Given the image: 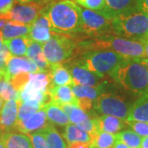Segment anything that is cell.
I'll return each mask as SVG.
<instances>
[{"mask_svg":"<svg viewBox=\"0 0 148 148\" xmlns=\"http://www.w3.org/2000/svg\"><path fill=\"white\" fill-rule=\"evenodd\" d=\"M128 127L132 128L133 132L138 134L140 137L145 138L148 136V122L140 121H127Z\"/></svg>","mask_w":148,"mask_h":148,"instance_id":"836d02e7","label":"cell"},{"mask_svg":"<svg viewBox=\"0 0 148 148\" xmlns=\"http://www.w3.org/2000/svg\"><path fill=\"white\" fill-rule=\"evenodd\" d=\"M43 106L35 103H21L18 109L17 120H24L33 115L37 111L42 109Z\"/></svg>","mask_w":148,"mask_h":148,"instance_id":"1f68e13d","label":"cell"},{"mask_svg":"<svg viewBox=\"0 0 148 148\" xmlns=\"http://www.w3.org/2000/svg\"><path fill=\"white\" fill-rule=\"evenodd\" d=\"M51 36H52V33L49 27H44L35 23L32 24L31 31L28 36V37L32 40L40 44L48 41L51 38Z\"/></svg>","mask_w":148,"mask_h":148,"instance_id":"f546056e","label":"cell"},{"mask_svg":"<svg viewBox=\"0 0 148 148\" xmlns=\"http://www.w3.org/2000/svg\"><path fill=\"white\" fill-rule=\"evenodd\" d=\"M96 130L99 132H106L112 134H117L127 127L126 120L111 115H101L93 118Z\"/></svg>","mask_w":148,"mask_h":148,"instance_id":"5bb4252c","label":"cell"},{"mask_svg":"<svg viewBox=\"0 0 148 148\" xmlns=\"http://www.w3.org/2000/svg\"><path fill=\"white\" fill-rule=\"evenodd\" d=\"M0 148H4L3 142H2V138H1V132H0Z\"/></svg>","mask_w":148,"mask_h":148,"instance_id":"c3c4849f","label":"cell"},{"mask_svg":"<svg viewBox=\"0 0 148 148\" xmlns=\"http://www.w3.org/2000/svg\"><path fill=\"white\" fill-rule=\"evenodd\" d=\"M76 46V40L67 34L52 32L51 38L43 45V53L49 64H62L72 56Z\"/></svg>","mask_w":148,"mask_h":148,"instance_id":"8992f818","label":"cell"},{"mask_svg":"<svg viewBox=\"0 0 148 148\" xmlns=\"http://www.w3.org/2000/svg\"><path fill=\"white\" fill-rule=\"evenodd\" d=\"M40 132L45 138L49 148H67L62 136L51 123L49 122L47 126Z\"/></svg>","mask_w":148,"mask_h":148,"instance_id":"cb8c5ba5","label":"cell"},{"mask_svg":"<svg viewBox=\"0 0 148 148\" xmlns=\"http://www.w3.org/2000/svg\"><path fill=\"white\" fill-rule=\"evenodd\" d=\"M136 8L138 10L148 15V0H138Z\"/></svg>","mask_w":148,"mask_h":148,"instance_id":"60d3db41","label":"cell"},{"mask_svg":"<svg viewBox=\"0 0 148 148\" xmlns=\"http://www.w3.org/2000/svg\"><path fill=\"white\" fill-rule=\"evenodd\" d=\"M124 57L110 50H90L86 52L77 64L101 77H110L117 68L125 60Z\"/></svg>","mask_w":148,"mask_h":148,"instance_id":"5b68a950","label":"cell"},{"mask_svg":"<svg viewBox=\"0 0 148 148\" xmlns=\"http://www.w3.org/2000/svg\"><path fill=\"white\" fill-rule=\"evenodd\" d=\"M30 73H20L11 78V83L17 91L20 92L24 86L28 82L30 79Z\"/></svg>","mask_w":148,"mask_h":148,"instance_id":"d6a6232c","label":"cell"},{"mask_svg":"<svg viewBox=\"0 0 148 148\" xmlns=\"http://www.w3.org/2000/svg\"><path fill=\"white\" fill-rule=\"evenodd\" d=\"M16 3H39L40 0H16Z\"/></svg>","mask_w":148,"mask_h":148,"instance_id":"f6af8a7d","label":"cell"},{"mask_svg":"<svg viewBox=\"0 0 148 148\" xmlns=\"http://www.w3.org/2000/svg\"><path fill=\"white\" fill-rule=\"evenodd\" d=\"M112 21L101 11L82 8V31L88 35L95 37L112 35Z\"/></svg>","mask_w":148,"mask_h":148,"instance_id":"ba28073f","label":"cell"},{"mask_svg":"<svg viewBox=\"0 0 148 148\" xmlns=\"http://www.w3.org/2000/svg\"><path fill=\"white\" fill-rule=\"evenodd\" d=\"M141 148H148V136L143 138L142 144H141Z\"/></svg>","mask_w":148,"mask_h":148,"instance_id":"ee69618b","label":"cell"},{"mask_svg":"<svg viewBox=\"0 0 148 148\" xmlns=\"http://www.w3.org/2000/svg\"><path fill=\"white\" fill-rule=\"evenodd\" d=\"M20 100L6 101L0 110V132L15 131Z\"/></svg>","mask_w":148,"mask_h":148,"instance_id":"8fae6325","label":"cell"},{"mask_svg":"<svg viewBox=\"0 0 148 148\" xmlns=\"http://www.w3.org/2000/svg\"><path fill=\"white\" fill-rule=\"evenodd\" d=\"M3 34H2V32H0V51H1V49H2V47H3Z\"/></svg>","mask_w":148,"mask_h":148,"instance_id":"7dc6e473","label":"cell"},{"mask_svg":"<svg viewBox=\"0 0 148 148\" xmlns=\"http://www.w3.org/2000/svg\"><path fill=\"white\" fill-rule=\"evenodd\" d=\"M60 107L63 109L65 114L68 115L70 122L76 126L79 125L82 123H83L87 119L90 118L89 115L84 110H82L77 106L66 104V105L60 106Z\"/></svg>","mask_w":148,"mask_h":148,"instance_id":"4316f807","label":"cell"},{"mask_svg":"<svg viewBox=\"0 0 148 148\" xmlns=\"http://www.w3.org/2000/svg\"><path fill=\"white\" fill-rule=\"evenodd\" d=\"M12 56L8 46L3 44L2 49L0 51V75H6L7 64Z\"/></svg>","mask_w":148,"mask_h":148,"instance_id":"8d00e7d4","label":"cell"},{"mask_svg":"<svg viewBox=\"0 0 148 148\" xmlns=\"http://www.w3.org/2000/svg\"><path fill=\"white\" fill-rule=\"evenodd\" d=\"M31 138L33 148H49L46 140L40 131L28 134Z\"/></svg>","mask_w":148,"mask_h":148,"instance_id":"74e56055","label":"cell"},{"mask_svg":"<svg viewBox=\"0 0 148 148\" xmlns=\"http://www.w3.org/2000/svg\"><path fill=\"white\" fill-rule=\"evenodd\" d=\"M32 25H24L12 21H8L5 26L1 30L3 37L9 40L19 36H28Z\"/></svg>","mask_w":148,"mask_h":148,"instance_id":"603a6c76","label":"cell"},{"mask_svg":"<svg viewBox=\"0 0 148 148\" xmlns=\"http://www.w3.org/2000/svg\"><path fill=\"white\" fill-rule=\"evenodd\" d=\"M49 92L51 101L59 106L66 104L78 106L77 98L74 95L69 86H53L49 88Z\"/></svg>","mask_w":148,"mask_h":148,"instance_id":"9a60e30c","label":"cell"},{"mask_svg":"<svg viewBox=\"0 0 148 148\" xmlns=\"http://www.w3.org/2000/svg\"><path fill=\"white\" fill-rule=\"evenodd\" d=\"M146 55H147V58H148V42L146 45Z\"/></svg>","mask_w":148,"mask_h":148,"instance_id":"681fc988","label":"cell"},{"mask_svg":"<svg viewBox=\"0 0 148 148\" xmlns=\"http://www.w3.org/2000/svg\"><path fill=\"white\" fill-rule=\"evenodd\" d=\"M138 0H106V6L103 10L104 14L114 19L124 11L136 7Z\"/></svg>","mask_w":148,"mask_h":148,"instance_id":"d6986e66","label":"cell"},{"mask_svg":"<svg viewBox=\"0 0 148 148\" xmlns=\"http://www.w3.org/2000/svg\"><path fill=\"white\" fill-rule=\"evenodd\" d=\"M63 135L69 145L76 143H86L90 145L92 142V137L90 134L72 123H69L65 126Z\"/></svg>","mask_w":148,"mask_h":148,"instance_id":"ffe728a7","label":"cell"},{"mask_svg":"<svg viewBox=\"0 0 148 148\" xmlns=\"http://www.w3.org/2000/svg\"><path fill=\"white\" fill-rule=\"evenodd\" d=\"M43 109L46 113L47 119L52 124L63 127L70 123L69 117L63 110V109L53 101H49V103L45 104Z\"/></svg>","mask_w":148,"mask_h":148,"instance_id":"ac0fdd59","label":"cell"},{"mask_svg":"<svg viewBox=\"0 0 148 148\" xmlns=\"http://www.w3.org/2000/svg\"><path fill=\"white\" fill-rule=\"evenodd\" d=\"M3 100H2V98L0 97V110H1V108H2V106H3Z\"/></svg>","mask_w":148,"mask_h":148,"instance_id":"f907efd6","label":"cell"},{"mask_svg":"<svg viewBox=\"0 0 148 148\" xmlns=\"http://www.w3.org/2000/svg\"><path fill=\"white\" fill-rule=\"evenodd\" d=\"M101 87H94L89 86H82V85H73V92L74 95L78 98H87L91 101L95 100L101 94Z\"/></svg>","mask_w":148,"mask_h":148,"instance_id":"f1b7e54d","label":"cell"},{"mask_svg":"<svg viewBox=\"0 0 148 148\" xmlns=\"http://www.w3.org/2000/svg\"><path fill=\"white\" fill-rule=\"evenodd\" d=\"M81 6L86 8V9L93 11L103 10L106 6V0H74Z\"/></svg>","mask_w":148,"mask_h":148,"instance_id":"e575fe53","label":"cell"},{"mask_svg":"<svg viewBox=\"0 0 148 148\" xmlns=\"http://www.w3.org/2000/svg\"><path fill=\"white\" fill-rule=\"evenodd\" d=\"M146 43L114 35L95 37L93 40L79 44L78 50L82 53L90 50H110L128 58H147Z\"/></svg>","mask_w":148,"mask_h":148,"instance_id":"7a4b0ae2","label":"cell"},{"mask_svg":"<svg viewBox=\"0 0 148 148\" xmlns=\"http://www.w3.org/2000/svg\"><path fill=\"white\" fill-rule=\"evenodd\" d=\"M117 139L125 143L129 148H141L143 138L132 130H123L116 134Z\"/></svg>","mask_w":148,"mask_h":148,"instance_id":"4dcf8cb0","label":"cell"},{"mask_svg":"<svg viewBox=\"0 0 148 148\" xmlns=\"http://www.w3.org/2000/svg\"><path fill=\"white\" fill-rule=\"evenodd\" d=\"M42 47L43 44L33 41V40H32L30 39L29 40V43H28V48H27V53H26L27 58H31V59L35 58L39 53L43 52Z\"/></svg>","mask_w":148,"mask_h":148,"instance_id":"f35d334b","label":"cell"},{"mask_svg":"<svg viewBox=\"0 0 148 148\" xmlns=\"http://www.w3.org/2000/svg\"><path fill=\"white\" fill-rule=\"evenodd\" d=\"M116 141V134L97 131L92 136L90 147L92 148H113Z\"/></svg>","mask_w":148,"mask_h":148,"instance_id":"484cf974","label":"cell"},{"mask_svg":"<svg viewBox=\"0 0 148 148\" xmlns=\"http://www.w3.org/2000/svg\"><path fill=\"white\" fill-rule=\"evenodd\" d=\"M50 23V30L58 34L82 32V8L73 0H59L44 11Z\"/></svg>","mask_w":148,"mask_h":148,"instance_id":"6da1fadb","label":"cell"},{"mask_svg":"<svg viewBox=\"0 0 148 148\" xmlns=\"http://www.w3.org/2000/svg\"><path fill=\"white\" fill-rule=\"evenodd\" d=\"M50 78L51 85L53 86H73V78L68 69L61 64H50Z\"/></svg>","mask_w":148,"mask_h":148,"instance_id":"7402d4cb","label":"cell"},{"mask_svg":"<svg viewBox=\"0 0 148 148\" xmlns=\"http://www.w3.org/2000/svg\"><path fill=\"white\" fill-rule=\"evenodd\" d=\"M113 148H129V147H127L125 143H123V142H121L120 140L117 139L116 143H115V144H114V147Z\"/></svg>","mask_w":148,"mask_h":148,"instance_id":"7bdbcfd3","label":"cell"},{"mask_svg":"<svg viewBox=\"0 0 148 148\" xmlns=\"http://www.w3.org/2000/svg\"><path fill=\"white\" fill-rule=\"evenodd\" d=\"M69 72L72 76L73 85L101 87L107 82V78L101 77L77 63L71 66Z\"/></svg>","mask_w":148,"mask_h":148,"instance_id":"30bf717a","label":"cell"},{"mask_svg":"<svg viewBox=\"0 0 148 148\" xmlns=\"http://www.w3.org/2000/svg\"><path fill=\"white\" fill-rule=\"evenodd\" d=\"M45 10V8L38 3H16L8 13L0 16V18L24 25H32Z\"/></svg>","mask_w":148,"mask_h":148,"instance_id":"9c48e42d","label":"cell"},{"mask_svg":"<svg viewBox=\"0 0 148 148\" xmlns=\"http://www.w3.org/2000/svg\"><path fill=\"white\" fill-rule=\"evenodd\" d=\"M1 138L4 148H33L28 134L17 131L1 132Z\"/></svg>","mask_w":148,"mask_h":148,"instance_id":"2e32d148","label":"cell"},{"mask_svg":"<svg viewBox=\"0 0 148 148\" xmlns=\"http://www.w3.org/2000/svg\"><path fill=\"white\" fill-rule=\"evenodd\" d=\"M20 73H39L36 64L31 58H20L17 56H11L6 69V77L10 79Z\"/></svg>","mask_w":148,"mask_h":148,"instance_id":"4fadbf2b","label":"cell"},{"mask_svg":"<svg viewBox=\"0 0 148 148\" xmlns=\"http://www.w3.org/2000/svg\"><path fill=\"white\" fill-rule=\"evenodd\" d=\"M131 104L113 93H101L94 101L93 110L97 114L111 115L127 120Z\"/></svg>","mask_w":148,"mask_h":148,"instance_id":"52a82bcc","label":"cell"},{"mask_svg":"<svg viewBox=\"0 0 148 148\" xmlns=\"http://www.w3.org/2000/svg\"><path fill=\"white\" fill-rule=\"evenodd\" d=\"M52 86L50 75L48 73H30V79L23 88L29 90H40L48 92Z\"/></svg>","mask_w":148,"mask_h":148,"instance_id":"44dd1931","label":"cell"},{"mask_svg":"<svg viewBox=\"0 0 148 148\" xmlns=\"http://www.w3.org/2000/svg\"><path fill=\"white\" fill-rule=\"evenodd\" d=\"M30 38L28 36H19L9 40H4L3 44L8 46L12 55L24 56L26 55Z\"/></svg>","mask_w":148,"mask_h":148,"instance_id":"d4e9b609","label":"cell"},{"mask_svg":"<svg viewBox=\"0 0 148 148\" xmlns=\"http://www.w3.org/2000/svg\"><path fill=\"white\" fill-rule=\"evenodd\" d=\"M32 60L34 61L35 64H36L39 73H49L51 65L49 64V63L47 61V59L45 58L43 52L39 53L34 58H32Z\"/></svg>","mask_w":148,"mask_h":148,"instance_id":"d590c367","label":"cell"},{"mask_svg":"<svg viewBox=\"0 0 148 148\" xmlns=\"http://www.w3.org/2000/svg\"><path fill=\"white\" fill-rule=\"evenodd\" d=\"M0 97L4 101L20 100V92L13 87L6 75H0Z\"/></svg>","mask_w":148,"mask_h":148,"instance_id":"83f0119b","label":"cell"},{"mask_svg":"<svg viewBox=\"0 0 148 148\" xmlns=\"http://www.w3.org/2000/svg\"><path fill=\"white\" fill-rule=\"evenodd\" d=\"M127 121L148 122V93L141 95L131 105Z\"/></svg>","mask_w":148,"mask_h":148,"instance_id":"e0dca14e","label":"cell"},{"mask_svg":"<svg viewBox=\"0 0 148 148\" xmlns=\"http://www.w3.org/2000/svg\"><path fill=\"white\" fill-rule=\"evenodd\" d=\"M141 63H143L144 65H146L148 68V58H138Z\"/></svg>","mask_w":148,"mask_h":148,"instance_id":"bcb514c9","label":"cell"},{"mask_svg":"<svg viewBox=\"0 0 148 148\" xmlns=\"http://www.w3.org/2000/svg\"><path fill=\"white\" fill-rule=\"evenodd\" d=\"M48 123L49 122H47L46 113L42 108L27 119L17 120L15 131L25 134H30L42 130L47 126Z\"/></svg>","mask_w":148,"mask_h":148,"instance_id":"7c38bea8","label":"cell"},{"mask_svg":"<svg viewBox=\"0 0 148 148\" xmlns=\"http://www.w3.org/2000/svg\"><path fill=\"white\" fill-rule=\"evenodd\" d=\"M14 5V0H0V16L8 13Z\"/></svg>","mask_w":148,"mask_h":148,"instance_id":"ab89813d","label":"cell"},{"mask_svg":"<svg viewBox=\"0 0 148 148\" xmlns=\"http://www.w3.org/2000/svg\"><path fill=\"white\" fill-rule=\"evenodd\" d=\"M110 77L124 90L141 95L148 93V68L139 59L126 58Z\"/></svg>","mask_w":148,"mask_h":148,"instance_id":"3957f363","label":"cell"},{"mask_svg":"<svg viewBox=\"0 0 148 148\" xmlns=\"http://www.w3.org/2000/svg\"><path fill=\"white\" fill-rule=\"evenodd\" d=\"M68 148H92L90 147V145L86 144V143H76L69 144Z\"/></svg>","mask_w":148,"mask_h":148,"instance_id":"b9f144b4","label":"cell"},{"mask_svg":"<svg viewBox=\"0 0 148 148\" xmlns=\"http://www.w3.org/2000/svg\"><path fill=\"white\" fill-rule=\"evenodd\" d=\"M112 35L148 42V15L136 7L124 11L112 21Z\"/></svg>","mask_w":148,"mask_h":148,"instance_id":"277c9868","label":"cell"}]
</instances>
